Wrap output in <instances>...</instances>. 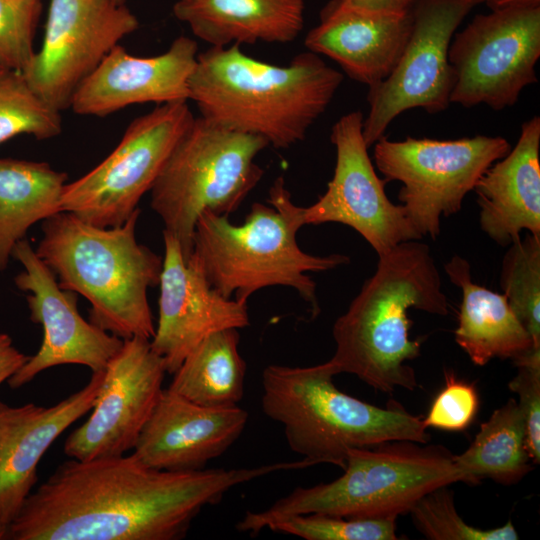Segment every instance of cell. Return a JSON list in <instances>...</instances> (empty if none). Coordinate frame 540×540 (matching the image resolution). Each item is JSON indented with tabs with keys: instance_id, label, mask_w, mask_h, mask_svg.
Returning a JSON list of instances; mask_svg holds the SVG:
<instances>
[{
	"instance_id": "1",
	"label": "cell",
	"mask_w": 540,
	"mask_h": 540,
	"mask_svg": "<svg viewBox=\"0 0 540 540\" xmlns=\"http://www.w3.org/2000/svg\"><path fill=\"white\" fill-rule=\"evenodd\" d=\"M299 462L166 471L133 453L71 459L32 491L8 525L13 540H179L233 487Z\"/></svg>"
},
{
	"instance_id": "2",
	"label": "cell",
	"mask_w": 540,
	"mask_h": 540,
	"mask_svg": "<svg viewBox=\"0 0 540 540\" xmlns=\"http://www.w3.org/2000/svg\"><path fill=\"white\" fill-rule=\"evenodd\" d=\"M343 79L311 51L278 66L246 55L238 44L211 46L197 55L189 100L201 117L287 149L304 140Z\"/></svg>"
},
{
	"instance_id": "3",
	"label": "cell",
	"mask_w": 540,
	"mask_h": 540,
	"mask_svg": "<svg viewBox=\"0 0 540 540\" xmlns=\"http://www.w3.org/2000/svg\"><path fill=\"white\" fill-rule=\"evenodd\" d=\"M410 309L445 316L449 302L427 244L410 240L378 256L376 270L333 325L335 353L330 359L340 373H350L375 390L417 387L408 361L420 355L411 340Z\"/></svg>"
},
{
	"instance_id": "4",
	"label": "cell",
	"mask_w": 540,
	"mask_h": 540,
	"mask_svg": "<svg viewBox=\"0 0 540 540\" xmlns=\"http://www.w3.org/2000/svg\"><path fill=\"white\" fill-rule=\"evenodd\" d=\"M140 214L99 227L60 211L42 221L35 248L63 289L88 300L89 321L123 340L155 333L147 294L159 284L163 259L137 241Z\"/></svg>"
},
{
	"instance_id": "5",
	"label": "cell",
	"mask_w": 540,
	"mask_h": 540,
	"mask_svg": "<svg viewBox=\"0 0 540 540\" xmlns=\"http://www.w3.org/2000/svg\"><path fill=\"white\" fill-rule=\"evenodd\" d=\"M267 202L252 204L240 225L228 216L205 210L197 219L191 256L210 285L226 298L247 304L256 291L271 286L295 289L310 306L313 318L320 313L316 283L307 272H324L349 263L343 254L317 256L304 252L296 234L304 226L299 206L282 176L269 189Z\"/></svg>"
},
{
	"instance_id": "6",
	"label": "cell",
	"mask_w": 540,
	"mask_h": 540,
	"mask_svg": "<svg viewBox=\"0 0 540 540\" xmlns=\"http://www.w3.org/2000/svg\"><path fill=\"white\" fill-rule=\"evenodd\" d=\"M338 374L331 360L308 367L264 368L262 410L283 426L292 451L314 465L344 469L352 448L388 441L428 442L420 416L394 400L382 408L340 391L333 383Z\"/></svg>"
},
{
	"instance_id": "7",
	"label": "cell",
	"mask_w": 540,
	"mask_h": 540,
	"mask_svg": "<svg viewBox=\"0 0 540 540\" xmlns=\"http://www.w3.org/2000/svg\"><path fill=\"white\" fill-rule=\"evenodd\" d=\"M343 470L331 482L298 487L263 511H248L237 529L254 535L304 514L397 519L427 493L464 482L448 449L405 440L349 449Z\"/></svg>"
},
{
	"instance_id": "8",
	"label": "cell",
	"mask_w": 540,
	"mask_h": 540,
	"mask_svg": "<svg viewBox=\"0 0 540 540\" xmlns=\"http://www.w3.org/2000/svg\"><path fill=\"white\" fill-rule=\"evenodd\" d=\"M269 146L256 135L195 117L151 188V207L178 240L185 261L193 251L198 217L205 210L229 216L264 175L255 162Z\"/></svg>"
},
{
	"instance_id": "9",
	"label": "cell",
	"mask_w": 540,
	"mask_h": 540,
	"mask_svg": "<svg viewBox=\"0 0 540 540\" xmlns=\"http://www.w3.org/2000/svg\"><path fill=\"white\" fill-rule=\"evenodd\" d=\"M511 150L500 136L454 140L406 137L374 143L375 166L384 180L399 181L398 199L422 237L436 239L442 217L458 213L483 173Z\"/></svg>"
},
{
	"instance_id": "10",
	"label": "cell",
	"mask_w": 540,
	"mask_h": 540,
	"mask_svg": "<svg viewBox=\"0 0 540 540\" xmlns=\"http://www.w3.org/2000/svg\"><path fill=\"white\" fill-rule=\"evenodd\" d=\"M194 118L187 101H182L158 105L134 119L102 162L66 183L61 211L99 227L123 224L139 208Z\"/></svg>"
},
{
	"instance_id": "11",
	"label": "cell",
	"mask_w": 540,
	"mask_h": 540,
	"mask_svg": "<svg viewBox=\"0 0 540 540\" xmlns=\"http://www.w3.org/2000/svg\"><path fill=\"white\" fill-rule=\"evenodd\" d=\"M540 2H522L478 14L450 42L455 75L450 102L493 110L513 106L522 90L538 82Z\"/></svg>"
},
{
	"instance_id": "12",
	"label": "cell",
	"mask_w": 540,
	"mask_h": 540,
	"mask_svg": "<svg viewBox=\"0 0 540 540\" xmlns=\"http://www.w3.org/2000/svg\"><path fill=\"white\" fill-rule=\"evenodd\" d=\"M479 4L475 0H418L412 8V30L391 74L369 87V112L362 134L368 147L384 136L401 113L421 108L429 114L450 105L455 75L448 59L456 29Z\"/></svg>"
},
{
	"instance_id": "13",
	"label": "cell",
	"mask_w": 540,
	"mask_h": 540,
	"mask_svg": "<svg viewBox=\"0 0 540 540\" xmlns=\"http://www.w3.org/2000/svg\"><path fill=\"white\" fill-rule=\"evenodd\" d=\"M138 27L137 17L117 0H50L41 47L21 73L61 112L81 82Z\"/></svg>"
},
{
	"instance_id": "14",
	"label": "cell",
	"mask_w": 540,
	"mask_h": 540,
	"mask_svg": "<svg viewBox=\"0 0 540 540\" xmlns=\"http://www.w3.org/2000/svg\"><path fill=\"white\" fill-rule=\"evenodd\" d=\"M363 114L353 111L334 123L330 140L336 163L327 190L308 207H299L303 225L341 223L359 233L378 256L397 244L423 238L402 205L390 201L368 155Z\"/></svg>"
},
{
	"instance_id": "15",
	"label": "cell",
	"mask_w": 540,
	"mask_h": 540,
	"mask_svg": "<svg viewBox=\"0 0 540 540\" xmlns=\"http://www.w3.org/2000/svg\"><path fill=\"white\" fill-rule=\"evenodd\" d=\"M12 258L23 267L14 283L26 293L30 319L42 326L43 339L36 354L29 356L9 378V386L20 388L42 371L64 364L83 365L92 372L104 371L124 340L80 315L78 294L59 285L26 238L15 245Z\"/></svg>"
},
{
	"instance_id": "16",
	"label": "cell",
	"mask_w": 540,
	"mask_h": 540,
	"mask_svg": "<svg viewBox=\"0 0 540 540\" xmlns=\"http://www.w3.org/2000/svg\"><path fill=\"white\" fill-rule=\"evenodd\" d=\"M165 373L164 361L150 340L125 339L104 370L90 417L65 441V454L91 460L134 449L163 390Z\"/></svg>"
},
{
	"instance_id": "17",
	"label": "cell",
	"mask_w": 540,
	"mask_h": 540,
	"mask_svg": "<svg viewBox=\"0 0 540 540\" xmlns=\"http://www.w3.org/2000/svg\"><path fill=\"white\" fill-rule=\"evenodd\" d=\"M163 240L159 318L150 345L163 359L166 372L174 374L205 338L247 327L250 320L247 304L214 289L192 256L185 261L174 235L163 230Z\"/></svg>"
},
{
	"instance_id": "18",
	"label": "cell",
	"mask_w": 540,
	"mask_h": 540,
	"mask_svg": "<svg viewBox=\"0 0 540 540\" xmlns=\"http://www.w3.org/2000/svg\"><path fill=\"white\" fill-rule=\"evenodd\" d=\"M197 55V42L187 36L177 37L168 50L152 57L132 55L118 44L81 82L70 108L104 117L132 104L188 101Z\"/></svg>"
},
{
	"instance_id": "19",
	"label": "cell",
	"mask_w": 540,
	"mask_h": 540,
	"mask_svg": "<svg viewBox=\"0 0 540 540\" xmlns=\"http://www.w3.org/2000/svg\"><path fill=\"white\" fill-rule=\"evenodd\" d=\"M247 421L238 405L203 406L163 389L133 454L158 470L203 469L239 438Z\"/></svg>"
},
{
	"instance_id": "20",
	"label": "cell",
	"mask_w": 540,
	"mask_h": 540,
	"mask_svg": "<svg viewBox=\"0 0 540 540\" xmlns=\"http://www.w3.org/2000/svg\"><path fill=\"white\" fill-rule=\"evenodd\" d=\"M104 380L92 372L87 385L51 407L0 401V520L9 525L37 482L40 459L52 443L90 411Z\"/></svg>"
},
{
	"instance_id": "21",
	"label": "cell",
	"mask_w": 540,
	"mask_h": 540,
	"mask_svg": "<svg viewBox=\"0 0 540 540\" xmlns=\"http://www.w3.org/2000/svg\"><path fill=\"white\" fill-rule=\"evenodd\" d=\"M412 10L383 13L329 1L305 47L335 61L351 79L371 87L395 68L412 30Z\"/></svg>"
},
{
	"instance_id": "22",
	"label": "cell",
	"mask_w": 540,
	"mask_h": 540,
	"mask_svg": "<svg viewBox=\"0 0 540 540\" xmlns=\"http://www.w3.org/2000/svg\"><path fill=\"white\" fill-rule=\"evenodd\" d=\"M540 117L521 126L514 148L494 162L474 191L481 230L501 246L520 239L524 230L540 237Z\"/></svg>"
},
{
	"instance_id": "23",
	"label": "cell",
	"mask_w": 540,
	"mask_h": 540,
	"mask_svg": "<svg viewBox=\"0 0 540 540\" xmlns=\"http://www.w3.org/2000/svg\"><path fill=\"white\" fill-rule=\"evenodd\" d=\"M304 0H177L174 16L214 47L289 43L304 27Z\"/></svg>"
},
{
	"instance_id": "24",
	"label": "cell",
	"mask_w": 540,
	"mask_h": 540,
	"mask_svg": "<svg viewBox=\"0 0 540 540\" xmlns=\"http://www.w3.org/2000/svg\"><path fill=\"white\" fill-rule=\"evenodd\" d=\"M444 270L462 292L455 341L474 364L483 366L493 358L514 362L531 351H540L507 297L476 284L465 258L454 255Z\"/></svg>"
},
{
	"instance_id": "25",
	"label": "cell",
	"mask_w": 540,
	"mask_h": 540,
	"mask_svg": "<svg viewBox=\"0 0 540 540\" xmlns=\"http://www.w3.org/2000/svg\"><path fill=\"white\" fill-rule=\"evenodd\" d=\"M67 174L46 162L0 158V272L32 225L61 211Z\"/></svg>"
},
{
	"instance_id": "26",
	"label": "cell",
	"mask_w": 540,
	"mask_h": 540,
	"mask_svg": "<svg viewBox=\"0 0 540 540\" xmlns=\"http://www.w3.org/2000/svg\"><path fill=\"white\" fill-rule=\"evenodd\" d=\"M238 329L205 338L174 373L168 389L203 406L237 405L244 394L246 363L239 352Z\"/></svg>"
},
{
	"instance_id": "27",
	"label": "cell",
	"mask_w": 540,
	"mask_h": 540,
	"mask_svg": "<svg viewBox=\"0 0 540 540\" xmlns=\"http://www.w3.org/2000/svg\"><path fill=\"white\" fill-rule=\"evenodd\" d=\"M453 460L464 482L491 479L503 485L521 481L531 470L525 421L515 399H509L481 424L470 446Z\"/></svg>"
},
{
	"instance_id": "28",
	"label": "cell",
	"mask_w": 540,
	"mask_h": 540,
	"mask_svg": "<svg viewBox=\"0 0 540 540\" xmlns=\"http://www.w3.org/2000/svg\"><path fill=\"white\" fill-rule=\"evenodd\" d=\"M503 294L540 349V237L530 233L509 245L500 273Z\"/></svg>"
},
{
	"instance_id": "29",
	"label": "cell",
	"mask_w": 540,
	"mask_h": 540,
	"mask_svg": "<svg viewBox=\"0 0 540 540\" xmlns=\"http://www.w3.org/2000/svg\"><path fill=\"white\" fill-rule=\"evenodd\" d=\"M60 113L32 90L21 72L0 71V144L22 134L39 140L59 135Z\"/></svg>"
},
{
	"instance_id": "30",
	"label": "cell",
	"mask_w": 540,
	"mask_h": 540,
	"mask_svg": "<svg viewBox=\"0 0 540 540\" xmlns=\"http://www.w3.org/2000/svg\"><path fill=\"white\" fill-rule=\"evenodd\" d=\"M416 529L430 540H517L509 520L505 525L480 529L467 524L458 514L448 486L439 487L417 501L409 512Z\"/></svg>"
},
{
	"instance_id": "31",
	"label": "cell",
	"mask_w": 540,
	"mask_h": 540,
	"mask_svg": "<svg viewBox=\"0 0 540 540\" xmlns=\"http://www.w3.org/2000/svg\"><path fill=\"white\" fill-rule=\"evenodd\" d=\"M268 529L306 540H396L395 518H345L324 514L295 515Z\"/></svg>"
},
{
	"instance_id": "32",
	"label": "cell",
	"mask_w": 540,
	"mask_h": 540,
	"mask_svg": "<svg viewBox=\"0 0 540 540\" xmlns=\"http://www.w3.org/2000/svg\"><path fill=\"white\" fill-rule=\"evenodd\" d=\"M41 0H0V62L22 72L32 59Z\"/></svg>"
},
{
	"instance_id": "33",
	"label": "cell",
	"mask_w": 540,
	"mask_h": 540,
	"mask_svg": "<svg viewBox=\"0 0 540 540\" xmlns=\"http://www.w3.org/2000/svg\"><path fill=\"white\" fill-rule=\"evenodd\" d=\"M479 407V397L473 384L445 373V385L433 400L425 418L427 428L461 432L473 422Z\"/></svg>"
},
{
	"instance_id": "34",
	"label": "cell",
	"mask_w": 540,
	"mask_h": 540,
	"mask_svg": "<svg viewBox=\"0 0 540 540\" xmlns=\"http://www.w3.org/2000/svg\"><path fill=\"white\" fill-rule=\"evenodd\" d=\"M518 372L509 389L519 397L525 421L526 447L533 464L540 462V351H531L514 361Z\"/></svg>"
},
{
	"instance_id": "35",
	"label": "cell",
	"mask_w": 540,
	"mask_h": 540,
	"mask_svg": "<svg viewBox=\"0 0 540 540\" xmlns=\"http://www.w3.org/2000/svg\"><path fill=\"white\" fill-rule=\"evenodd\" d=\"M28 358L29 356L16 348L8 334L0 333V385L8 381Z\"/></svg>"
},
{
	"instance_id": "36",
	"label": "cell",
	"mask_w": 540,
	"mask_h": 540,
	"mask_svg": "<svg viewBox=\"0 0 540 540\" xmlns=\"http://www.w3.org/2000/svg\"><path fill=\"white\" fill-rule=\"evenodd\" d=\"M342 3L364 10L401 14L412 10L418 0H340Z\"/></svg>"
},
{
	"instance_id": "37",
	"label": "cell",
	"mask_w": 540,
	"mask_h": 540,
	"mask_svg": "<svg viewBox=\"0 0 540 540\" xmlns=\"http://www.w3.org/2000/svg\"><path fill=\"white\" fill-rule=\"evenodd\" d=\"M478 3H486L490 9L503 7L509 4L522 3V2H540V0H475Z\"/></svg>"
},
{
	"instance_id": "38",
	"label": "cell",
	"mask_w": 540,
	"mask_h": 540,
	"mask_svg": "<svg viewBox=\"0 0 540 540\" xmlns=\"http://www.w3.org/2000/svg\"><path fill=\"white\" fill-rule=\"evenodd\" d=\"M8 534V525L0 520V540L6 539Z\"/></svg>"
},
{
	"instance_id": "39",
	"label": "cell",
	"mask_w": 540,
	"mask_h": 540,
	"mask_svg": "<svg viewBox=\"0 0 540 540\" xmlns=\"http://www.w3.org/2000/svg\"><path fill=\"white\" fill-rule=\"evenodd\" d=\"M117 1L120 2V3H122V4H126L127 1H129V0H117Z\"/></svg>"
},
{
	"instance_id": "40",
	"label": "cell",
	"mask_w": 540,
	"mask_h": 540,
	"mask_svg": "<svg viewBox=\"0 0 540 540\" xmlns=\"http://www.w3.org/2000/svg\"><path fill=\"white\" fill-rule=\"evenodd\" d=\"M3 69H6V68H5V67L2 65V63L0 62V71L3 70Z\"/></svg>"
}]
</instances>
